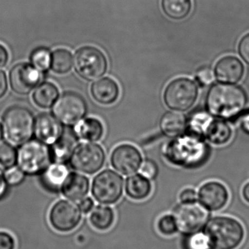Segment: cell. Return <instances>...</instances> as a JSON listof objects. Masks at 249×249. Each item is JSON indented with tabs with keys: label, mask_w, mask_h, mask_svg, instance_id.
<instances>
[{
	"label": "cell",
	"mask_w": 249,
	"mask_h": 249,
	"mask_svg": "<svg viewBox=\"0 0 249 249\" xmlns=\"http://www.w3.org/2000/svg\"><path fill=\"white\" fill-rule=\"evenodd\" d=\"M247 100L245 91L239 86L229 83L216 84L208 93L206 105L214 116L232 118L242 112Z\"/></svg>",
	"instance_id": "obj_1"
},
{
	"label": "cell",
	"mask_w": 249,
	"mask_h": 249,
	"mask_svg": "<svg viewBox=\"0 0 249 249\" xmlns=\"http://www.w3.org/2000/svg\"><path fill=\"white\" fill-rule=\"evenodd\" d=\"M203 231L209 237L212 249H236L245 237L242 224L228 216L209 218Z\"/></svg>",
	"instance_id": "obj_2"
},
{
	"label": "cell",
	"mask_w": 249,
	"mask_h": 249,
	"mask_svg": "<svg viewBox=\"0 0 249 249\" xmlns=\"http://www.w3.org/2000/svg\"><path fill=\"white\" fill-rule=\"evenodd\" d=\"M166 154L168 160L175 165L196 167L206 160L209 149L201 137L192 133L171 142Z\"/></svg>",
	"instance_id": "obj_3"
},
{
	"label": "cell",
	"mask_w": 249,
	"mask_h": 249,
	"mask_svg": "<svg viewBox=\"0 0 249 249\" xmlns=\"http://www.w3.org/2000/svg\"><path fill=\"white\" fill-rule=\"evenodd\" d=\"M2 121L7 139L14 144H23L31 139L34 133L33 115L23 107L9 108L3 115Z\"/></svg>",
	"instance_id": "obj_4"
},
{
	"label": "cell",
	"mask_w": 249,
	"mask_h": 249,
	"mask_svg": "<svg viewBox=\"0 0 249 249\" xmlns=\"http://www.w3.org/2000/svg\"><path fill=\"white\" fill-rule=\"evenodd\" d=\"M51 160L49 148L39 140L25 142L17 152L19 168L29 175L43 172L50 165Z\"/></svg>",
	"instance_id": "obj_5"
},
{
	"label": "cell",
	"mask_w": 249,
	"mask_h": 249,
	"mask_svg": "<svg viewBox=\"0 0 249 249\" xmlns=\"http://www.w3.org/2000/svg\"><path fill=\"white\" fill-rule=\"evenodd\" d=\"M75 70L84 80L93 81L100 78L108 70V61L103 53L95 47L79 49L73 58Z\"/></svg>",
	"instance_id": "obj_6"
},
{
	"label": "cell",
	"mask_w": 249,
	"mask_h": 249,
	"mask_svg": "<svg viewBox=\"0 0 249 249\" xmlns=\"http://www.w3.org/2000/svg\"><path fill=\"white\" fill-rule=\"evenodd\" d=\"M189 126L192 133L200 137L205 136L215 144H224L232 136L229 124L223 120L213 119L206 112L194 114L189 123Z\"/></svg>",
	"instance_id": "obj_7"
},
{
	"label": "cell",
	"mask_w": 249,
	"mask_h": 249,
	"mask_svg": "<svg viewBox=\"0 0 249 249\" xmlns=\"http://www.w3.org/2000/svg\"><path fill=\"white\" fill-rule=\"evenodd\" d=\"M172 214L178 225V231L182 234L200 231L211 217L210 212L198 201L178 203L172 209Z\"/></svg>",
	"instance_id": "obj_8"
},
{
	"label": "cell",
	"mask_w": 249,
	"mask_h": 249,
	"mask_svg": "<svg viewBox=\"0 0 249 249\" xmlns=\"http://www.w3.org/2000/svg\"><path fill=\"white\" fill-rule=\"evenodd\" d=\"M124 190V180L119 174L111 170H105L98 174L92 186L95 200L102 204L111 205L121 198Z\"/></svg>",
	"instance_id": "obj_9"
},
{
	"label": "cell",
	"mask_w": 249,
	"mask_h": 249,
	"mask_svg": "<svg viewBox=\"0 0 249 249\" xmlns=\"http://www.w3.org/2000/svg\"><path fill=\"white\" fill-rule=\"evenodd\" d=\"M197 95L198 89L192 80L178 78L167 86L164 99L171 109L185 111L192 107L197 100Z\"/></svg>",
	"instance_id": "obj_10"
},
{
	"label": "cell",
	"mask_w": 249,
	"mask_h": 249,
	"mask_svg": "<svg viewBox=\"0 0 249 249\" xmlns=\"http://www.w3.org/2000/svg\"><path fill=\"white\" fill-rule=\"evenodd\" d=\"M105 155L99 145L82 143L77 145L70 159L73 169L83 174H93L99 171L105 163Z\"/></svg>",
	"instance_id": "obj_11"
},
{
	"label": "cell",
	"mask_w": 249,
	"mask_h": 249,
	"mask_svg": "<svg viewBox=\"0 0 249 249\" xmlns=\"http://www.w3.org/2000/svg\"><path fill=\"white\" fill-rule=\"evenodd\" d=\"M87 111L86 101L77 93H68L61 95L53 106L54 116L62 124L72 125L83 119Z\"/></svg>",
	"instance_id": "obj_12"
},
{
	"label": "cell",
	"mask_w": 249,
	"mask_h": 249,
	"mask_svg": "<svg viewBox=\"0 0 249 249\" xmlns=\"http://www.w3.org/2000/svg\"><path fill=\"white\" fill-rule=\"evenodd\" d=\"M81 219V211L73 200H59L50 211V223L58 232H71L80 225Z\"/></svg>",
	"instance_id": "obj_13"
},
{
	"label": "cell",
	"mask_w": 249,
	"mask_h": 249,
	"mask_svg": "<svg viewBox=\"0 0 249 249\" xmlns=\"http://www.w3.org/2000/svg\"><path fill=\"white\" fill-rule=\"evenodd\" d=\"M40 79L39 71L27 63L16 64L9 74L12 90L21 96L30 93L38 86Z\"/></svg>",
	"instance_id": "obj_14"
},
{
	"label": "cell",
	"mask_w": 249,
	"mask_h": 249,
	"mask_svg": "<svg viewBox=\"0 0 249 249\" xmlns=\"http://www.w3.org/2000/svg\"><path fill=\"white\" fill-rule=\"evenodd\" d=\"M113 167L123 175H132L140 168L142 156L133 145L121 144L117 146L111 155Z\"/></svg>",
	"instance_id": "obj_15"
},
{
	"label": "cell",
	"mask_w": 249,
	"mask_h": 249,
	"mask_svg": "<svg viewBox=\"0 0 249 249\" xmlns=\"http://www.w3.org/2000/svg\"><path fill=\"white\" fill-rule=\"evenodd\" d=\"M199 203L210 212H218L225 207L229 200V193L225 185L217 181L206 183L197 194Z\"/></svg>",
	"instance_id": "obj_16"
},
{
	"label": "cell",
	"mask_w": 249,
	"mask_h": 249,
	"mask_svg": "<svg viewBox=\"0 0 249 249\" xmlns=\"http://www.w3.org/2000/svg\"><path fill=\"white\" fill-rule=\"evenodd\" d=\"M62 130L58 120L51 114H41L35 121L34 133L39 142L45 144H53Z\"/></svg>",
	"instance_id": "obj_17"
},
{
	"label": "cell",
	"mask_w": 249,
	"mask_h": 249,
	"mask_svg": "<svg viewBox=\"0 0 249 249\" xmlns=\"http://www.w3.org/2000/svg\"><path fill=\"white\" fill-rule=\"evenodd\" d=\"M215 75L222 83H238L244 74L242 62L235 56H226L221 58L215 67Z\"/></svg>",
	"instance_id": "obj_18"
},
{
	"label": "cell",
	"mask_w": 249,
	"mask_h": 249,
	"mask_svg": "<svg viewBox=\"0 0 249 249\" xmlns=\"http://www.w3.org/2000/svg\"><path fill=\"white\" fill-rule=\"evenodd\" d=\"M77 146V137L70 129L62 130L61 136L52 144L51 159L56 163H65L70 160L73 152Z\"/></svg>",
	"instance_id": "obj_19"
},
{
	"label": "cell",
	"mask_w": 249,
	"mask_h": 249,
	"mask_svg": "<svg viewBox=\"0 0 249 249\" xmlns=\"http://www.w3.org/2000/svg\"><path fill=\"white\" fill-rule=\"evenodd\" d=\"M92 97L98 103L109 105L116 102L119 96V87L115 80L103 77L96 80L91 87Z\"/></svg>",
	"instance_id": "obj_20"
},
{
	"label": "cell",
	"mask_w": 249,
	"mask_h": 249,
	"mask_svg": "<svg viewBox=\"0 0 249 249\" xmlns=\"http://www.w3.org/2000/svg\"><path fill=\"white\" fill-rule=\"evenodd\" d=\"M61 190L63 196L69 200L80 201L89 193V179L82 174L72 173L67 176Z\"/></svg>",
	"instance_id": "obj_21"
},
{
	"label": "cell",
	"mask_w": 249,
	"mask_h": 249,
	"mask_svg": "<svg viewBox=\"0 0 249 249\" xmlns=\"http://www.w3.org/2000/svg\"><path fill=\"white\" fill-rule=\"evenodd\" d=\"M67 176L68 170L64 164H52L42 173L41 182L48 191L56 193L61 190Z\"/></svg>",
	"instance_id": "obj_22"
},
{
	"label": "cell",
	"mask_w": 249,
	"mask_h": 249,
	"mask_svg": "<svg viewBox=\"0 0 249 249\" xmlns=\"http://www.w3.org/2000/svg\"><path fill=\"white\" fill-rule=\"evenodd\" d=\"M74 132L79 139L90 142H97L103 135V124L96 118H86L76 124Z\"/></svg>",
	"instance_id": "obj_23"
},
{
	"label": "cell",
	"mask_w": 249,
	"mask_h": 249,
	"mask_svg": "<svg viewBox=\"0 0 249 249\" xmlns=\"http://www.w3.org/2000/svg\"><path fill=\"white\" fill-rule=\"evenodd\" d=\"M125 190L130 198L135 200H144L152 193V184L144 176L135 174L127 178Z\"/></svg>",
	"instance_id": "obj_24"
},
{
	"label": "cell",
	"mask_w": 249,
	"mask_h": 249,
	"mask_svg": "<svg viewBox=\"0 0 249 249\" xmlns=\"http://www.w3.org/2000/svg\"><path fill=\"white\" fill-rule=\"evenodd\" d=\"M185 116L178 112H168L164 114L160 121L162 133L170 137H175L182 134L187 127Z\"/></svg>",
	"instance_id": "obj_25"
},
{
	"label": "cell",
	"mask_w": 249,
	"mask_h": 249,
	"mask_svg": "<svg viewBox=\"0 0 249 249\" xmlns=\"http://www.w3.org/2000/svg\"><path fill=\"white\" fill-rule=\"evenodd\" d=\"M58 90L52 83H41L37 87L32 95V99L37 106L42 109H48L54 106L58 98Z\"/></svg>",
	"instance_id": "obj_26"
},
{
	"label": "cell",
	"mask_w": 249,
	"mask_h": 249,
	"mask_svg": "<svg viewBox=\"0 0 249 249\" xmlns=\"http://www.w3.org/2000/svg\"><path fill=\"white\" fill-rule=\"evenodd\" d=\"M115 213L109 206L98 205L91 212L89 221L91 225L100 231H108L114 225Z\"/></svg>",
	"instance_id": "obj_27"
},
{
	"label": "cell",
	"mask_w": 249,
	"mask_h": 249,
	"mask_svg": "<svg viewBox=\"0 0 249 249\" xmlns=\"http://www.w3.org/2000/svg\"><path fill=\"white\" fill-rule=\"evenodd\" d=\"M162 7L168 17L181 20L187 17L192 8V0H162Z\"/></svg>",
	"instance_id": "obj_28"
},
{
	"label": "cell",
	"mask_w": 249,
	"mask_h": 249,
	"mask_svg": "<svg viewBox=\"0 0 249 249\" xmlns=\"http://www.w3.org/2000/svg\"><path fill=\"white\" fill-rule=\"evenodd\" d=\"M180 245L181 249H212L210 240L203 229L183 234Z\"/></svg>",
	"instance_id": "obj_29"
},
{
	"label": "cell",
	"mask_w": 249,
	"mask_h": 249,
	"mask_svg": "<svg viewBox=\"0 0 249 249\" xmlns=\"http://www.w3.org/2000/svg\"><path fill=\"white\" fill-rule=\"evenodd\" d=\"M73 65V55L67 50L57 49L51 54V68L54 72L66 74L71 70Z\"/></svg>",
	"instance_id": "obj_30"
},
{
	"label": "cell",
	"mask_w": 249,
	"mask_h": 249,
	"mask_svg": "<svg viewBox=\"0 0 249 249\" xmlns=\"http://www.w3.org/2000/svg\"><path fill=\"white\" fill-rule=\"evenodd\" d=\"M17 162L16 149L7 142L0 143V171H7Z\"/></svg>",
	"instance_id": "obj_31"
},
{
	"label": "cell",
	"mask_w": 249,
	"mask_h": 249,
	"mask_svg": "<svg viewBox=\"0 0 249 249\" xmlns=\"http://www.w3.org/2000/svg\"><path fill=\"white\" fill-rule=\"evenodd\" d=\"M32 65L39 71H45L51 67V54L46 48H39L31 55Z\"/></svg>",
	"instance_id": "obj_32"
},
{
	"label": "cell",
	"mask_w": 249,
	"mask_h": 249,
	"mask_svg": "<svg viewBox=\"0 0 249 249\" xmlns=\"http://www.w3.org/2000/svg\"><path fill=\"white\" fill-rule=\"evenodd\" d=\"M157 228L159 232L165 236H171L179 232L178 225L172 214H165L159 218Z\"/></svg>",
	"instance_id": "obj_33"
},
{
	"label": "cell",
	"mask_w": 249,
	"mask_h": 249,
	"mask_svg": "<svg viewBox=\"0 0 249 249\" xmlns=\"http://www.w3.org/2000/svg\"><path fill=\"white\" fill-rule=\"evenodd\" d=\"M24 177V173L19 168H10L4 174V181L12 186L20 184Z\"/></svg>",
	"instance_id": "obj_34"
},
{
	"label": "cell",
	"mask_w": 249,
	"mask_h": 249,
	"mask_svg": "<svg viewBox=\"0 0 249 249\" xmlns=\"http://www.w3.org/2000/svg\"><path fill=\"white\" fill-rule=\"evenodd\" d=\"M196 80L201 86H208L214 80V72L210 67H202L197 71Z\"/></svg>",
	"instance_id": "obj_35"
},
{
	"label": "cell",
	"mask_w": 249,
	"mask_h": 249,
	"mask_svg": "<svg viewBox=\"0 0 249 249\" xmlns=\"http://www.w3.org/2000/svg\"><path fill=\"white\" fill-rule=\"evenodd\" d=\"M141 174L148 178H153L158 174L157 165L152 160H146L141 167Z\"/></svg>",
	"instance_id": "obj_36"
},
{
	"label": "cell",
	"mask_w": 249,
	"mask_h": 249,
	"mask_svg": "<svg viewBox=\"0 0 249 249\" xmlns=\"http://www.w3.org/2000/svg\"><path fill=\"white\" fill-rule=\"evenodd\" d=\"M16 241L8 232H0V249H15Z\"/></svg>",
	"instance_id": "obj_37"
},
{
	"label": "cell",
	"mask_w": 249,
	"mask_h": 249,
	"mask_svg": "<svg viewBox=\"0 0 249 249\" xmlns=\"http://www.w3.org/2000/svg\"><path fill=\"white\" fill-rule=\"evenodd\" d=\"M181 203H194L198 200L197 199V193L195 190L191 188L185 189L183 190L179 196Z\"/></svg>",
	"instance_id": "obj_38"
},
{
	"label": "cell",
	"mask_w": 249,
	"mask_h": 249,
	"mask_svg": "<svg viewBox=\"0 0 249 249\" xmlns=\"http://www.w3.org/2000/svg\"><path fill=\"white\" fill-rule=\"evenodd\" d=\"M238 51L243 59L249 64V34L241 39Z\"/></svg>",
	"instance_id": "obj_39"
},
{
	"label": "cell",
	"mask_w": 249,
	"mask_h": 249,
	"mask_svg": "<svg viewBox=\"0 0 249 249\" xmlns=\"http://www.w3.org/2000/svg\"><path fill=\"white\" fill-rule=\"evenodd\" d=\"M78 206L82 213H89L94 209L95 203H94V200L91 197H86V198L84 197V198L80 200V203H79Z\"/></svg>",
	"instance_id": "obj_40"
},
{
	"label": "cell",
	"mask_w": 249,
	"mask_h": 249,
	"mask_svg": "<svg viewBox=\"0 0 249 249\" xmlns=\"http://www.w3.org/2000/svg\"><path fill=\"white\" fill-rule=\"evenodd\" d=\"M7 80L5 73L2 70H0V99L3 97L7 93Z\"/></svg>",
	"instance_id": "obj_41"
},
{
	"label": "cell",
	"mask_w": 249,
	"mask_h": 249,
	"mask_svg": "<svg viewBox=\"0 0 249 249\" xmlns=\"http://www.w3.org/2000/svg\"><path fill=\"white\" fill-rule=\"evenodd\" d=\"M8 59L9 54L7 49L0 44V68L7 65Z\"/></svg>",
	"instance_id": "obj_42"
},
{
	"label": "cell",
	"mask_w": 249,
	"mask_h": 249,
	"mask_svg": "<svg viewBox=\"0 0 249 249\" xmlns=\"http://www.w3.org/2000/svg\"><path fill=\"white\" fill-rule=\"evenodd\" d=\"M241 127L246 133L249 134V112L243 115L241 121Z\"/></svg>",
	"instance_id": "obj_43"
},
{
	"label": "cell",
	"mask_w": 249,
	"mask_h": 249,
	"mask_svg": "<svg viewBox=\"0 0 249 249\" xmlns=\"http://www.w3.org/2000/svg\"><path fill=\"white\" fill-rule=\"evenodd\" d=\"M243 197L244 200L249 203V182L247 183L243 189Z\"/></svg>",
	"instance_id": "obj_44"
},
{
	"label": "cell",
	"mask_w": 249,
	"mask_h": 249,
	"mask_svg": "<svg viewBox=\"0 0 249 249\" xmlns=\"http://www.w3.org/2000/svg\"><path fill=\"white\" fill-rule=\"evenodd\" d=\"M4 190H5V184H4V178L0 176V197L4 194Z\"/></svg>",
	"instance_id": "obj_45"
},
{
	"label": "cell",
	"mask_w": 249,
	"mask_h": 249,
	"mask_svg": "<svg viewBox=\"0 0 249 249\" xmlns=\"http://www.w3.org/2000/svg\"><path fill=\"white\" fill-rule=\"evenodd\" d=\"M3 136H4V130H3V127L0 124V141L3 139Z\"/></svg>",
	"instance_id": "obj_46"
}]
</instances>
